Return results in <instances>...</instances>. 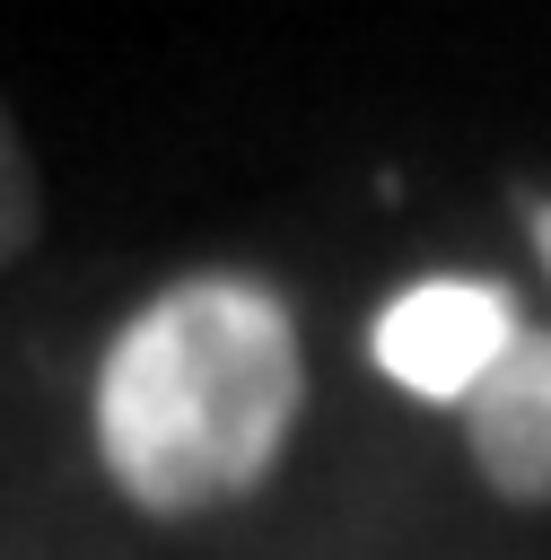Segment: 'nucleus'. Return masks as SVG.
<instances>
[{
  "label": "nucleus",
  "mask_w": 551,
  "mask_h": 560,
  "mask_svg": "<svg viewBox=\"0 0 551 560\" xmlns=\"http://www.w3.org/2000/svg\"><path fill=\"white\" fill-rule=\"evenodd\" d=\"M525 228L551 271V201L542 192H525ZM464 446L499 499H551V324H525L516 350L481 376V394L464 402Z\"/></svg>",
  "instance_id": "nucleus-3"
},
{
  "label": "nucleus",
  "mask_w": 551,
  "mask_h": 560,
  "mask_svg": "<svg viewBox=\"0 0 551 560\" xmlns=\"http://www.w3.org/2000/svg\"><path fill=\"white\" fill-rule=\"evenodd\" d=\"M306 411V350L289 306L245 271L157 289L96 368V446L131 508L201 516L271 481Z\"/></svg>",
  "instance_id": "nucleus-1"
},
{
  "label": "nucleus",
  "mask_w": 551,
  "mask_h": 560,
  "mask_svg": "<svg viewBox=\"0 0 551 560\" xmlns=\"http://www.w3.org/2000/svg\"><path fill=\"white\" fill-rule=\"evenodd\" d=\"M516 332H525L516 289H499V280H411L402 298H385L367 350L420 402H472L481 376L516 350Z\"/></svg>",
  "instance_id": "nucleus-2"
},
{
  "label": "nucleus",
  "mask_w": 551,
  "mask_h": 560,
  "mask_svg": "<svg viewBox=\"0 0 551 560\" xmlns=\"http://www.w3.org/2000/svg\"><path fill=\"white\" fill-rule=\"evenodd\" d=\"M35 228H44V184H35V158L17 140L9 105H0V271L35 245Z\"/></svg>",
  "instance_id": "nucleus-4"
}]
</instances>
